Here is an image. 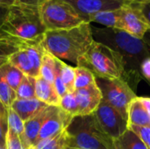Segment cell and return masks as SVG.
<instances>
[{
  "label": "cell",
  "instance_id": "obj_1",
  "mask_svg": "<svg viewBox=\"0 0 150 149\" xmlns=\"http://www.w3.org/2000/svg\"><path fill=\"white\" fill-rule=\"evenodd\" d=\"M91 29L95 41L111 47L121 55L125 64L126 82L130 87L131 85L137 87L142 80V63L150 57V48L144 40L135 38L120 29L93 25Z\"/></svg>",
  "mask_w": 150,
  "mask_h": 149
},
{
  "label": "cell",
  "instance_id": "obj_2",
  "mask_svg": "<svg viewBox=\"0 0 150 149\" xmlns=\"http://www.w3.org/2000/svg\"><path fill=\"white\" fill-rule=\"evenodd\" d=\"M93 41L91 23H83L69 29L47 31L42 44L56 58L77 66Z\"/></svg>",
  "mask_w": 150,
  "mask_h": 149
},
{
  "label": "cell",
  "instance_id": "obj_3",
  "mask_svg": "<svg viewBox=\"0 0 150 149\" xmlns=\"http://www.w3.org/2000/svg\"><path fill=\"white\" fill-rule=\"evenodd\" d=\"M1 30L22 42L42 40L47 29L41 18L40 6L16 3L9 7Z\"/></svg>",
  "mask_w": 150,
  "mask_h": 149
},
{
  "label": "cell",
  "instance_id": "obj_4",
  "mask_svg": "<svg viewBox=\"0 0 150 149\" xmlns=\"http://www.w3.org/2000/svg\"><path fill=\"white\" fill-rule=\"evenodd\" d=\"M66 132L68 148L115 149L114 140L104 131L94 113L74 117Z\"/></svg>",
  "mask_w": 150,
  "mask_h": 149
},
{
  "label": "cell",
  "instance_id": "obj_5",
  "mask_svg": "<svg viewBox=\"0 0 150 149\" xmlns=\"http://www.w3.org/2000/svg\"><path fill=\"white\" fill-rule=\"evenodd\" d=\"M77 66L87 68L96 77L122 78L126 81L125 64L121 55L111 47L95 40Z\"/></svg>",
  "mask_w": 150,
  "mask_h": 149
},
{
  "label": "cell",
  "instance_id": "obj_6",
  "mask_svg": "<svg viewBox=\"0 0 150 149\" xmlns=\"http://www.w3.org/2000/svg\"><path fill=\"white\" fill-rule=\"evenodd\" d=\"M43 24L47 31L69 29L88 23L65 0H48L40 6Z\"/></svg>",
  "mask_w": 150,
  "mask_h": 149
},
{
  "label": "cell",
  "instance_id": "obj_7",
  "mask_svg": "<svg viewBox=\"0 0 150 149\" xmlns=\"http://www.w3.org/2000/svg\"><path fill=\"white\" fill-rule=\"evenodd\" d=\"M96 83L100 89L103 100L114 107L128 120V107L137 97L130 85L122 78L105 79L96 77Z\"/></svg>",
  "mask_w": 150,
  "mask_h": 149
},
{
  "label": "cell",
  "instance_id": "obj_8",
  "mask_svg": "<svg viewBox=\"0 0 150 149\" xmlns=\"http://www.w3.org/2000/svg\"><path fill=\"white\" fill-rule=\"evenodd\" d=\"M94 114L104 131L113 140L120 138L128 130V120L103 99Z\"/></svg>",
  "mask_w": 150,
  "mask_h": 149
},
{
  "label": "cell",
  "instance_id": "obj_9",
  "mask_svg": "<svg viewBox=\"0 0 150 149\" xmlns=\"http://www.w3.org/2000/svg\"><path fill=\"white\" fill-rule=\"evenodd\" d=\"M121 29L130 35L143 40L149 31V25L136 1H131L120 8Z\"/></svg>",
  "mask_w": 150,
  "mask_h": 149
},
{
  "label": "cell",
  "instance_id": "obj_10",
  "mask_svg": "<svg viewBox=\"0 0 150 149\" xmlns=\"http://www.w3.org/2000/svg\"><path fill=\"white\" fill-rule=\"evenodd\" d=\"M74 117L69 115L58 106H50L49 112L40 128L37 141L38 142L48 139L62 131L65 130ZM35 146V145H34ZM33 146V147H34Z\"/></svg>",
  "mask_w": 150,
  "mask_h": 149
},
{
  "label": "cell",
  "instance_id": "obj_11",
  "mask_svg": "<svg viewBox=\"0 0 150 149\" xmlns=\"http://www.w3.org/2000/svg\"><path fill=\"white\" fill-rule=\"evenodd\" d=\"M70 4L76 11L82 15L86 22H89V18L91 15L95 13L112 11L121 8L124 4L131 1L126 0H65Z\"/></svg>",
  "mask_w": 150,
  "mask_h": 149
},
{
  "label": "cell",
  "instance_id": "obj_12",
  "mask_svg": "<svg viewBox=\"0 0 150 149\" xmlns=\"http://www.w3.org/2000/svg\"><path fill=\"white\" fill-rule=\"evenodd\" d=\"M74 94L78 106L77 116H85L94 113L103 99L102 92L97 83L89 87L76 90Z\"/></svg>",
  "mask_w": 150,
  "mask_h": 149
},
{
  "label": "cell",
  "instance_id": "obj_13",
  "mask_svg": "<svg viewBox=\"0 0 150 149\" xmlns=\"http://www.w3.org/2000/svg\"><path fill=\"white\" fill-rule=\"evenodd\" d=\"M49 109L50 106H47L37 115L25 122V132L20 137L24 149H28L35 145L40 128L49 112Z\"/></svg>",
  "mask_w": 150,
  "mask_h": 149
},
{
  "label": "cell",
  "instance_id": "obj_14",
  "mask_svg": "<svg viewBox=\"0 0 150 149\" xmlns=\"http://www.w3.org/2000/svg\"><path fill=\"white\" fill-rule=\"evenodd\" d=\"M47 106L49 105L42 103L36 97L31 99L16 98L11 105V108L18 113V115L23 119V121L25 122L37 115Z\"/></svg>",
  "mask_w": 150,
  "mask_h": 149
},
{
  "label": "cell",
  "instance_id": "obj_15",
  "mask_svg": "<svg viewBox=\"0 0 150 149\" xmlns=\"http://www.w3.org/2000/svg\"><path fill=\"white\" fill-rule=\"evenodd\" d=\"M35 97L49 106H59L61 101V97L57 93L54 83L46 81L40 76L36 78Z\"/></svg>",
  "mask_w": 150,
  "mask_h": 149
},
{
  "label": "cell",
  "instance_id": "obj_16",
  "mask_svg": "<svg viewBox=\"0 0 150 149\" xmlns=\"http://www.w3.org/2000/svg\"><path fill=\"white\" fill-rule=\"evenodd\" d=\"M27 42H29V41H27ZM27 42H25L18 51H16L14 54H12L10 56L8 62H10L11 64H12L13 66L18 68L25 76L37 78L40 76V75L34 69L33 63L31 61L30 56L28 54V52L26 50L25 45Z\"/></svg>",
  "mask_w": 150,
  "mask_h": 149
},
{
  "label": "cell",
  "instance_id": "obj_17",
  "mask_svg": "<svg viewBox=\"0 0 150 149\" xmlns=\"http://www.w3.org/2000/svg\"><path fill=\"white\" fill-rule=\"evenodd\" d=\"M128 124L137 126H150L149 113L138 97L129 105Z\"/></svg>",
  "mask_w": 150,
  "mask_h": 149
},
{
  "label": "cell",
  "instance_id": "obj_18",
  "mask_svg": "<svg viewBox=\"0 0 150 149\" xmlns=\"http://www.w3.org/2000/svg\"><path fill=\"white\" fill-rule=\"evenodd\" d=\"M25 43L16 40L0 29V68L9 61L10 56L18 51Z\"/></svg>",
  "mask_w": 150,
  "mask_h": 149
},
{
  "label": "cell",
  "instance_id": "obj_19",
  "mask_svg": "<svg viewBox=\"0 0 150 149\" xmlns=\"http://www.w3.org/2000/svg\"><path fill=\"white\" fill-rule=\"evenodd\" d=\"M89 22L91 24L94 22L108 28L121 29L120 8L112 11H104L91 15L89 18Z\"/></svg>",
  "mask_w": 150,
  "mask_h": 149
},
{
  "label": "cell",
  "instance_id": "obj_20",
  "mask_svg": "<svg viewBox=\"0 0 150 149\" xmlns=\"http://www.w3.org/2000/svg\"><path fill=\"white\" fill-rule=\"evenodd\" d=\"M115 149H149L140 137L132 130H128L120 138L114 140Z\"/></svg>",
  "mask_w": 150,
  "mask_h": 149
},
{
  "label": "cell",
  "instance_id": "obj_21",
  "mask_svg": "<svg viewBox=\"0 0 150 149\" xmlns=\"http://www.w3.org/2000/svg\"><path fill=\"white\" fill-rule=\"evenodd\" d=\"M36 149H68V134L66 129L61 133L35 144Z\"/></svg>",
  "mask_w": 150,
  "mask_h": 149
},
{
  "label": "cell",
  "instance_id": "obj_22",
  "mask_svg": "<svg viewBox=\"0 0 150 149\" xmlns=\"http://www.w3.org/2000/svg\"><path fill=\"white\" fill-rule=\"evenodd\" d=\"M56 59L57 58L55 56H54L53 54H51L49 52L46 50L42 57V61L40 70V76L45 79L46 81L53 83L54 81L55 71H56Z\"/></svg>",
  "mask_w": 150,
  "mask_h": 149
},
{
  "label": "cell",
  "instance_id": "obj_23",
  "mask_svg": "<svg viewBox=\"0 0 150 149\" xmlns=\"http://www.w3.org/2000/svg\"><path fill=\"white\" fill-rule=\"evenodd\" d=\"M0 71L2 75L4 76V79L6 80V82L8 83V84L15 91L17 90L24 76H25L22 71H20L18 68H16L10 62H7L6 64H4L0 68Z\"/></svg>",
  "mask_w": 150,
  "mask_h": 149
},
{
  "label": "cell",
  "instance_id": "obj_24",
  "mask_svg": "<svg viewBox=\"0 0 150 149\" xmlns=\"http://www.w3.org/2000/svg\"><path fill=\"white\" fill-rule=\"evenodd\" d=\"M96 83L95 75L83 66L75 67V90L83 89Z\"/></svg>",
  "mask_w": 150,
  "mask_h": 149
},
{
  "label": "cell",
  "instance_id": "obj_25",
  "mask_svg": "<svg viewBox=\"0 0 150 149\" xmlns=\"http://www.w3.org/2000/svg\"><path fill=\"white\" fill-rule=\"evenodd\" d=\"M35 83L36 78L25 76L20 84L16 90L18 99H31L35 98Z\"/></svg>",
  "mask_w": 150,
  "mask_h": 149
},
{
  "label": "cell",
  "instance_id": "obj_26",
  "mask_svg": "<svg viewBox=\"0 0 150 149\" xmlns=\"http://www.w3.org/2000/svg\"><path fill=\"white\" fill-rule=\"evenodd\" d=\"M16 98V91L11 88L0 71V101L9 109L11 107Z\"/></svg>",
  "mask_w": 150,
  "mask_h": 149
},
{
  "label": "cell",
  "instance_id": "obj_27",
  "mask_svg": "<svg viewBox=\"0 0 150 149\" xmlns=\"http://www.w3.org/2000/svg\"><path fill=\"white\" fill-rule=\"evenodd\" d=\"M61 77L68 90V92L73 93L75 91V67L61 61Z\"/></svg>",
  "mask_w": 150,
  "mask_h": 149
},
{
  "label": "cell",
  "instance_id": "obj_28",
  "mask_svg": "<svg viewBox=\"0 0 150 149\" xmlns=\"http://www.w3.org/2000/svg\"><path fill=\"white\" fill-rule=\"evenodd\" d=\"M62 111L72 117H76L78 115V106L76 99V96L71 92H68L62 97H61L59 106Z\"/></svg>",
  "mask_w": 150,
  "mask_h": 149
},
{
  "label": "cell",
  "instance_id": "obj_29",
  "mask_svg": "<svg viewBox=\"0 0 150 149\" xmlns=\"http://www.w3.org/2000/svg\"><path fill=\"white\" fill-rule=\"evenodd\" d=\"M8 127L21 137L25 132V122L11 107L8 109Z\"/></svg>",
  "mask_w": 150,
  "mask_h": 149
},
{
  "label": "cell",
  "instance_id": "obj_30",
  "mask_svg": "<svg viewBox=\"0 0 150 149\" xmlns=\"http://www.w3.org/2000/svg\"><path fill=\"white\" fill-rule=\"evenodd\" d=\"M8 131V109L0 101V146H5Z\"/></svg>",
  "mask_w": 150,
  "mask_h": 149
},
{
  "label": "cell",
  "instance_id": "obj_31",
  "mask_svg": "<svg viewBox=\"0 0 150 149\" xmlns=\"http://www.w3.org/2000/svg\"><path fill=\"white\" fill-rule=\"evenodd\" d=\"M6 149H24L22 141L18 134L8 127L6 134Z\"/></svg>",
  "mask_w": 150,
  "mask_h": 149
},
{
  "label": "cell",
  "instance_id": "obj_32",
  "mask_svg": "<svg viewBox=\"0 0 150 149\" xmlns=\"http://www.w3.org/2000/svg\"><path fill=\"white\" fill-rule=\"evenodd\" d=\"M128 128L136 133L140 139L144 142L147 148L150 149V126H137L129 125Z\"/></svg>",
  "mask_w": 150,
  "mask_h": 149
},
{
  "label": "cell",
  "instance_id": "obj_33",
  "mask_svg": "<svg viewBox=\"0 0 150 149\" xmlns=\"http://www.w3.org/2000/svg\"><path fill=\"white\" fill-rule=\"evenodd\" d=\"M141 74L142 79L147 81L150 84V57L142 61L141 66Z\"/></svg>",
  "mask_w": 150,
  "mask_h": 149
},
{
  "label": "cell",
  "instance_id": "obj_34",
  "mask_svg": "<svg viewBox=\"0 0 150 149\" xmlns=\"http://www.w3.org/2000/svg\"><path fill=\"white\" fill-rule=\"evenodd\" d=\"M139 4L140 9L142 10V13L144 14L146 19L149 22L150 31V0L149 1H143V2H137Z\"/></svg>",
  "mask_w": 150,
  "mask_h": 149
},
{
  "label": "cell",
  "instance_id": "obj_35",
  "mask_svg": "<svg viewBox=\"0 0 150 149\" xmlns=\"http://www.w3.org/2000/svg\"><path fill=\"white\" fill-rule=\"evenodd\" d=\"M18 4H23L27 5H34V6H41L48 0H16Z\"/></svg>",
  "mask_w": 150,
  "mask_h": 149
},
{
  "label": "cell",
  "instance_id": "obj_36",
  "mask_svg": "<svg viewBox=\"0 0 150 149\" xmlns=\"http://www.w3.org/2000/svg\"><path fill=\"white\" fill-rule=\"evenodd\" d=\"M9 7H3L0 6V29L4 25V23L6 19V17L8 15Z\"/></svg>",
  "mask_w": 150,
  "mask_h": 149
},
{
  "label": "cell",
  "instance_id": "obj_37",
  "mask_svg": "<svg viewBox=\"0 0 150 149\" xmlns=\"http://www.w3.org/2000/svg\"><path fill=\"white\" fill-rule=\"evenodd\" d=\"M17 3L16 0H0V6L3 7H11V5Z\"/></svg>",
  "mask_w": 150,
  "mask_h": 149
},
{
  "label": "cell",
  "instance_id": "obj_38",
  "mask_svg": "<svg viewBox=\"0 0 150 149\" xmlns=\"http://www.w3.org/2000/svg\"><path fill=\"white\" fill-rule=\"evenodd\" d=\"M140 99L142 102V104L144 105L145 108L147 109L148 112L149 113L150 115V98H148V97H140Z\"/></svg>",
  "mask_w": 150,
  "mask_h": 149
},
{
  "label": "cell",
  "instance_id": "obj_39",
  "mask_svg": "<svg viewBox=\"0 0 150 149\" xmlns=\"http://www.w3.org/2000/svg\"><path fill=\"white\" fill-rule=\"evenodd\" d=\"M143 40H144V41L147 43V45L149 47V48H150V31H149V32L146 33V35L144 36Z\"/></svg>",
  "mask_w": 150,
  "mask_h": 149
},
{
  "label": "cell",
  "instance_id": "obj_40",
  "mask_svg": "<svg viewBox=\"0 0 150 149\" xmlns=\"http://www.w3.org/2000/svg\"><path fill=\"white\" fill-rule=\"evenodd\" d=\"M0 149H6V146H0Z\"/></svg>",
  "mask_w": 150,
  "mask_h": 149
},
{
  "label": "cell",
  "instance_id": "obj_41",
  "mask_svg": "<svg viewBox=\"0 0 150 149\" xmlns=\"http://www.w3.org/2000/svg\"><path fill=\"white\" fill-rule=\"evenodd\" d=\"M136 2H143V1H149V0H134Z\"/></svg>",
  "mask_w": 150,
  "mask_h": 149
},
{
  "label": "cell",
  "instance_id": "obj_42",
  "mask_svg": "<svg viewBox=\"0 0 150 149\" xmlns=\"http://www.w3.org/2000/svg\"><path fill=\"white\" fill-rule=\"evenodd\" d=\"M28 149H36V148H35L34 147H31V148H28Z\"/></svg>",
  "mask_w": 150,
  "mask_h": 149
},
{
  "label": "cell",
  "instance_id": "obj_43",
  "mask_svg": "<svg viewBox=\"0 0 150 149\" xmlns=\"http://www.w3.org/2000/svg\"><path fill=\"white\" fill-rule=\"evenodd\" d=\"M126 1H134V0H126Z\"/></svg>",
  "mask_w": 150,
  "mask_h": 149
},
{
  "label": "cell",
  "instance_id": "obj_44",
  "mask_svg": "<svg viewBox=\"0 0 150 149\" xmlns=\"http://www.w3.org/2000/svg\"><path fill=\"white\" fill-rule=\"evenodd\" d=\"M68 149H76V148H68Z\"/></svg>",
  "mask_w": 150,
  "mask_h": 149
}]
</instances>
